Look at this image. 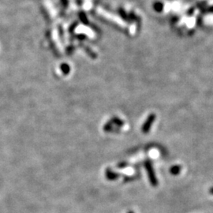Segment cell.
<instances>
[{
  "mask_svg": "<svg viewBox=\"0 0 213 213\" xmlns=\"http://www.w3.org/2000/svg\"><path fill=\"white\" fill-rule=\"evenodd\" d=\"M209 193H211V195H213V187L210 188V189H209Z\"/></svg>",
  "mask_w": 213,
  "mask_h": 213,
  "instance_id": "obj_8",
  "label": "cell"
},
{
  "mask_svg": "<svg viewBox=\"0 0 213 213\" xmlns=\"http://www.w3.org/2000/svg\"><path fill=\"white\" fill-rule=\"evenodd\" d=\"M129 213H133V212H132V211H130V212H129Z\"/></svg>",
  "mask_w": 213,
  "mask_h": 213,
  "instance_id": "obj_9",
  "label": "cell"
},
{
  "mask_svg": "<svg viewBox=\"0 0 213 213\" xmlns=\"http://www.w3.org/2000/svg\"><path fill=\"white\" fill-rule=\"evenodd\" d=\"M155 119V114H151L150 115L148 116V118H147V120L145 121V124H144L143 126H142V131H143V133H146L149 131L151 126H152V123H154Z\"/></svg>",
  "mask_w": 213,
  "mask_h": 213,
  "instance_id": "obj_2",
  "label": "cell"
},
{
  "mask_svg": "<svg viewBox=\"0 0 213 213\" xmlns=\"http://www.w3.org/2000/svg\"><path fill=\"white\" fill-rule=\"evenodd\" d=\"M155 9L157 11H161L163 10V4L160 2H156L155 4Z\"/></svg>",
  "mask_w": 213,
  "mask_h": 213,
  "instance_id": "obj_5",
  "label": "cell"
},
{
  "mask_svg": "<svg viewBox=\"0 0 213 213\" xmlns=\"http://www.w3.org/2000/svg\"><path fill=\"white\" fill-rule=\"evenodd\" d=\"M145 166H146L147 171L148 173V178H149L151 184L153 186H156L157 184H158V182H157L156 177L155 175V172H154L153 167H152V164H151V163L149 161H148L146 163V164H145Z\"/></svg>",
  "mask_w": 213,
  "mask_h": 213,
  "instance_id": "obj_1",
  "label": "cell"
},
{
  "mask_svg": "<svg viewBox=\"0 0 213 213\" xmlns=\"http://www.w3.org/2000/svg\"><path fill=\"white\" fill-rule=\"evenodd\" d=\"M181 170H182V167H181V166L175 165V166H173V167L170 168V171L173 175H178V174L180 173Z\"/></svg>",
  "mask_w": 213,
  "mask_h": 213,
  "instance_id": "obj_3",
  "label": "cell"
},
{
  "mask_svg": "<svg viewBox=\"0 0 213 213\" xmlns=\"http://www.w3.org/2000/svg\"><path fill=\"white\" fill-rule=\"evenodd\" d=\"M201 13H204V14H205V13H213V6H211V7H208L207 9H201Z\"/></svg>",
  "mask_w": 213,
  "mask_h": 213,
  "instance_id": "obj_4",
  "label": "cell"
},
{
  "mask_svg": "<svg viewBox=\"0 0 213 213\" xmlns=\"http://www.w3.org/2000/svg\"><path fill=\"white\" fill-rule=\"evenodd\" d=\"M205 6H206V2H201L197 5V7L201 8V9H203L204 7H205Z\"/></svg>",
  "mask_w": 213,
  "mask_h": 213,
  "instance_id": "obj_6",
  "label": "cell"
},
{
  "mask_svg": "<svg viewBox=\"0 0 213 213\" xmlns=\"http://www.w3.org/2000/svg\"><path fill=\"white\" fill-rule=\"evenodd\" d=\"M193 12H194V8H191V9H189V10L188 11V13L187 14H189V15H192V14H193Z\"/></svg>",
  "mask_w": 213,
  "mask_h": 213,
  "instance_id": "obj_7",
  "label": "cell"
}]
</instances>
